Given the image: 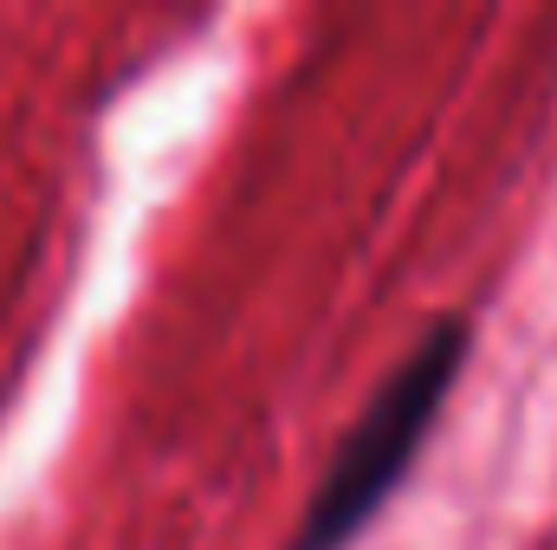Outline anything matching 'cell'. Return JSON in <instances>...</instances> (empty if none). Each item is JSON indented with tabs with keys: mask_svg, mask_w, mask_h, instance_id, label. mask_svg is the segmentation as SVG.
Listing matches in <instances>:
<instances>
[{
	"mask_svg": "<svg viewBox=\"0 0 557 550\" xmlns=\"http://www.w3.org/2000/svg\"><path fill=\"white\" fill-rule=\"evenodd\" d=\"M467 343H473L467 317L428 324V337L396 363V376L376 389V402L357 414V427L331 453V466H324V479H318V492H311V505L298 518L292 550H344L383 512V499L409 479L416 453L428 447L447 389L467 370Z\"/></svg>",
	"mask_w": 557,
	"mask_h": 550,
	"instance_id": "6da1fadb",
	"label": "cell"
}]
</instances>
